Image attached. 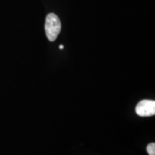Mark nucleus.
I'll return each instance as SVG.
<instances>
[{
	"instance_id": "nucleus-1",
	"label": "nucleus",
	"mask_w": 155,
	"mask_h": 155,
	"mask_svg": "<svg viewBox=\"0 0 155 155\" xmlns=\"http://www.w3.org/2000/svg\"><path fill=\"white\" fill-rule=\"evenodd\" d=\"M46 36L50 42H54L57 39L61 30V23L59 17L54 13H50L45 19Z\"/></svg>"
},
{
	"instance_id": "nucleus-4",
	"label": "nucleus",
	"mask_w": 155,
	"mask_h": 155,
	"mask_svg": "<svg viewBox=\"0 0 155 155\" xmlns=\"http://www.w3.org/2000/svg\"><path fill=\"white\" fill-rule=\"evenodd\" d=\"M63 45H60V47H59V48H60V49H61V50H63Z\"/></svg>"
},
{
	"instance_id": "nucleus-2",
	"label": "nucleus",
	"mask_w": 155,
	"mask_h": 155,
	"mask_svg": "<svg viewBox=\"0 0 155 155\" xmlns=\"http://www.w3.org/2000/svg\"><path fill=\"white\" fill-rule=\"evenodd\" d=\"M135 111L139 116L143 117L154 116L155 114V101L148 99L141 101L137 104Z\"/></svg>"
},
{
	"instance_id": "nucleus-3",
	"label": "nucleus",
	"mask_w": 155,
	"mask_h": 155,
	"mask_svg": "<svg viewBox=\"0 0 155 155\" xmlns=\"http://www.w3.org/2000/svg\"><path fill=\"white\" fill-rule=\"evenodd\" d=\"M147 151L150 155H155V144L151 143L147 147Z\"/></svg>"
}]
</instances>
